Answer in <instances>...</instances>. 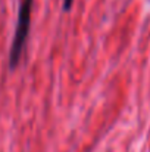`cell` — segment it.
Instances as JSON below:
<instances>
[{"label": "cell", "instance_id": "obj_1", "mask_svg": "<svg viewBox=\"0 0 150 152\" xmlns=\"http://www.w3.org/2000/svg\"><path fill=\"white\" fill-rule=\"evenodd\" d=\"M31 9H33V0H21L19 10H18V21L15 28L13 42L10 46L9 55V65L10 68H15L21 59V55L24 52V46L27 42V36L30 31V22H31Z\"/></svg>", "mask_w": 150, "mask_h": 152}, {"label": "cell", "instance_id": "obj_2", "mask_svg": "<svg viewBox=\"0 0 150 152\" xmlns=\"http://www.w3.org/2000/svg\"><path fill=\"white\" fill-rule=\"evenodd\" d=\"M72 3H74V0H63V10H65V12L71 10V7H72Z\"/></svg>", "mask_w": 150, "mask_h": 152}]
</instances>
